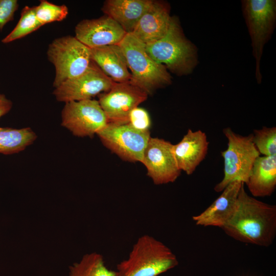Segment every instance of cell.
Masks as SVG:
<instances>
[{"label":"cell","mask_w":276,"mask_h":276,"mask_svg":"<svg viewBox=\"0 0 276 276\" xmlns=\"http://www.w3.org/2000/svg\"><path fill=\"white\" fill-rule=\"evenodd\" d=\"M244 185L241 186L233 215L221 228L237 241L269 246L276 235V206L250 196Z\"/></svg>","instance_id":"obj_1"},{"label":"cell","mask_w":276,"mask_h":276,"mask_svg":"<svg viewBox=\"0 0 276 276\" xmlns=\"http://www.w3.org/2000/svg\"><path fill=\"white\" fill-rule=\"evenodd\" d=\"M145 45L154 60L178 76L191 74L198 64L197 48L186 37L176 16L171 17L168 30L163 38Z\"/></svg>","instance_id":"obj_2"},{"label":"cell","mask_w":276,"mask_h":276,"mask_svg":"<svg viewBox=\"0 0 276 276\" xmlns=\"http://www.w3.org/2000/svg\"><path fill=\"white\" fill-rule=\"evenodd\" d=\"M178 264L175 255L152 236L144 235L133 244L128 258L117 265V276H158Z\"/></svg>","instance_id":"obj_3"},{"label":"cell","mask_w":276,"mask_h":276,"mask_svg":"<svg viewBox=\"0 0 276 276\" xmlns=\"http://www.w3.org/2000/svg\"><path fill=\"white\" fill-rule=\"evenodd\" d=\"M131 71L130 82L148 95L172 83V78L166 67L148 54L146 45L132 33H127L119 44Z\"/></svg>","instance_id":"obj_4"},{"label":"cell","mask_w":276,"mask_h":276,"mask_svg":"<svg viewBox=\"0 0 276 276\" xmlns=\"http://www.w3.org/2000/svg\"><path fill=\"white\" fill-rule=\"evenodd\" d=\"M227 140V148L221 152L224 161V175L214 187L221 192L229 183L240 181L246 184L254 164L260 154L252 140V134L243 136L235 133L230 127L223 129Z\"/></svg>","instance_id":"obj_5"},{"label":"cell","mask_w":276,"mask_h":276,"mask_svg":"<svg viewBox=\"0 0 276 276\" xmlns=\"http://www.w3.org/2000/svg\"><path fill=\"white\" fill-rule=\"evenodd\" d=\"M47 54L55 68L54 88L83 73L91 61L90 48L71 35L53 40L48 46Z\"/></svg>","instance_id":"obj_6"},{"label":"cell","mask_w":276,"mask_h":276,"mask_svg":"<svg viewBox=\"0 0 276 276\" xmlns=\"http://www.w3.org/2000/svg\"><path fill=\"white\" fill-rule=\"evenodd\" d=\"M242 8L256 60L255 76L257 83L260 84L262 79L260 61L263 49L270 39L275 28L276 1L244 0L242 1Z\"/></svg>","instance_id":"obj_7"},{"label":"cell","mask_w":276,"mask_h":276,"mask_svg":"<svg viewBox=\"0 0 276 276\" xmlns=\"http://www.w3.org/2000/svg\"><path fill=\"white\" fill-rule=\"evenodd\" d=\"M102 143L123 160L142 162L145 149L150 139V131L139 130L127 123H108L96 134Z\"/></svg>","instance_id":"obj_8"},{"label":"cell","mask_w":276,"mask_h":276,"mask_svg":"<svg viewBox=\"0 0 276 276\" xmlns=\"http://www.w3.org/2000/svg\"><path fill=\"white\" fill-rule=\"evenodd\" d=\"M108 123L98 100L88 99L65 103L61 125L78 137H94Z\"/></svg>","instance_id":"obj_9"},{"label":"cell","mask_w":276,"mask_h":276,"mask_svg":"<svg viewBox=\"0 0 276 276\" xmlns=\"http://www.w3.org/2000/svg\"><path fill=\"white\" fill-rule=\"evenodd\" d=\"M114 83L91 61L83 73L55 88L53 94L57 101L65 103L91 99L108 91Z\"/></svg>","instance_id":"obj_10"},{"label":"cell","mask_w":276,"mask_h":276,"mask_svg":"<svg viewBox=\"0 0 276 276\" xmlns=\"http://www.w3.org/2000/svg\"><path fill=\"white\" fill-rule=\"evenodd\" d=\"M148 96L130 81L115 82L108 91L98 95V101L108 123L123 124L128 122L130 112L147 100Z\"/></svg>","instance_id":"obj_11"},{"label":"cell","mask_w":276,"mask_h":276,"mask_svg":"<svg viewBox=\"0 0 276 276\" xmlns=\"http://www.w3.org/2000/svg\"><path fill=\"white\" fill-rule=\"evenodd\" d=\"M173 145L163 139L150 137L145 149L141 163L156 185L173 182L181 174L174 156Z\"/></svg>","instance_id":"obj_12"},{"label":"cell","mask_w":276,"mask_h":276,"mask_svg":"<svg viewBox=\"0 0 276 276\" xmlns=\"http://www.w3.org/2000/svg\"><path fill=\"white\" fill-rule=\"evenodd\" d=\"M75 37L88 48L119 44L127 34L113 19L104 15L85 19L75 27Z\"/></svg>","instance_id":"obj_13"},{"label":"cell","mask_w":276,"mask_h":276,"mask_svg":"<svg viewBox=\"0 0 276 276\" xmlns=\"http://www.w3.org/2000/svg\"><path fill=\"white\" fill-rule=\"evenodd\" d=\"M170 9L167 2L152 0L131 33L145 44L160 39L169 28Z\"/></svg>","instance_id":"obj_14"},{"label":"cell","mask_w":276,"mask_h":276,"mask_svg":"<svg viewBox=\"0 0 276 276\" xmlns=\"http://www.w3.org/2000/svg\"><path fill=\"white\" fill-rule=\"evenodd\" d=\"M209 142L204 132L189 129L181 141L173 145L174 156L179 169L191 175L205 159Z\"/></svg>","instance_id":"obj_15"},{"label":"cell","mask_w":276,"mask_h":276,"mask_svg":"<svg viewBox=\"0 0 276 276\" xmlns=\"http://www.w3.org/2000/svg\"><path fill=\"white\" fill-rule=\"evenodd\" d=\"M243 183L240 181L229 183L208 208L200 214L192 217L195 224L221 228L235 211L238 195Z\"/></svg>","instance_id":"obj_16"},{"label":"cell","mask_w":276,"mask_h":276,"mask_svg":"<svg viewBox=\"0 0 276 276\" xmlns=\"http://www.w3.org/2000/svg\"><path fill=\"white\" fill-rule=\"evenodd\" d=\"M90 51L91 61L113 81L123 83L130 81L131 74L119 44L91 48Z\"/></svg>","instance_id":"obj_17"},{"label":"cell","mask_w":276,"mask_h":276,"mask_svg":"<svg viewBox=\"0 0 276 276\" xmlns=\"http://www.w3.org/2000/svg\"><path fill=\"white\" fill-rule=\"evenodd\" d=\"M152 0H107L101 8L105 15L131 33Z\"/></svg>","instance_id":"obj_18"},{"label":"cell","mask_w":276,"mask_h":276,"mask_svg":"<svg viewBox=\"0 0 276 276\" xmlns=\"http://www.w3.org/2000/svg\"><path fill=\"white\" fill-rule=\"evenodd\" d=\"M245 185L254 197L270 196L276 188V155L259 156Z\"/></svg>","instance_id":"obj_19"},{"label":"cell","mask_w":276,"mask_h":276,"mask_svg":"<svg viewBox=\"0 0 276 276\" xmlns=\"http://www.w3.org/2000/svg\"><path fill=\"white\" fill-rule=\"evenodd\" d=\"M30 128L19 129L0 127V153L11 155L24 151L37 139Z\"/></svg>","instance_id":"obj_20"},{"label":"cell","mask_w":276,"mask_h":276,"mask_svg":"<svg viewBox=\"0 0 276 276\" xmlns=\"http://www.w3.org/2000/svg\"><path fill=\"white\" fill-rule=\"evenodd\" d=\"M68 276H117V273L106 266L102 255L92 252L71 266Z\"/></svg>","instance_id":"obj_21"},{"label":"cell","mask_w":276,"mask_h":276,"mask_svg":"<svg viewBox=\"0 0 276 276\" xmlns=\"http://www.w3.org/2000/svg\"><path fill=\"white\" fill-rule=\"evenodd\" d=\"M42 25L38 20L35 7L25 6L21 10L20 17L12 31L2 40L3 43H8L21 38L36 31Z\"/></svg>","instance_id":"obj_22"},{"label":"cell","mask_w":276,"mask_h":276,"mask_svg":"<svg viewBox=\"0 0 276 276\" xmlns=\"http://www.w3.org/2000/svg\"><path fill=\"white\" fill-rule=\"evenodd\" d=\"M35 7L36 17L42 26L61 21L68 14V8L65 5H57L45 0L40 1L39 4Z\"/></svg>","instance_id":"obj_23"},{"label":"cell","mask_w":276,"mask_h":276,"mask_svg":"<svg viewBox=\"0 0 276 276\" xmlns=\"http://www.w3.org/2000/svg\"><path fill=\"white\" fill-rule=\"evenodd\" d=\"M253 142L263 156L276 155V127H263L253 131Z\"/></svg>","instance_id":"obj_24"},{"label":"cell","mask_w":276,"mask_h":276,"mask_svg":"<svg viewBox=\"0 0 276 276\" xmlns=\"http://www.w3.org/2000/svg\"><path fill=\"white\" fill-rule=\"evenodd\" d=\"M128 123L135 128L144 131H149L151 126V120L148 112L139 107L130 112Z\"/></svg>","instance_id":"obj_25"},{"label":"cell","mask_w":276,"mask_h":276,"mask_svg":"<svg viewBox=\"0 0 276 276\" xmlns=\"http://www.w3.org/2000/svg\"><path fill=\"white\" fill-rule=\"evenodd\" d=\"M18 7L16 0H0V30L8 22L13 20Z\"/></svg>","instance_id":"obj_26"},{"label":"cell","mask_w":276,"mask_h":276,"mask_svg":"<svg viewBox=\"0 0 276 276\" xmlns=\"http://www.w3.org/2000/svg\"><path fill=\"white\" fill-rule=\"evenodd\" d=\"M13 106L12 101L0 93V118L8 113Z\"/></svg>","instance_id":"obj_27"}]
</instances>
